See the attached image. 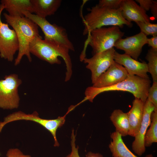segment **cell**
Listing matches in <instances>:
<instances>
[{
	"mask_svg": "<svg viewBox=\"0 0 157 157\" xmlns=\"http://www.w3.org/2000/svg\"><path fill=\"white\" fill-rule=\"evenodd\" d=\"M30 53L51 64H60V56L64 60L66 71L65 81L70 80L72 74V64L68 49L55 43L42 40L41 36L35 38L29 45Z\"/></svg>",
	"mask_w": 157,
	"mask_h": 157,
	"instance_id": "1",
	"label": "cell"
},
{
	"mask_svg": "<svg viewBox=\"0 0 157 157\" xmlns=\"http://www.w3.org/2000/svg\"><path fill=\"white\" fill-rule=\"evenodd\" d=\"M3 15L7 23L15 31L19 42L18 54L15 60L14 65H18L24 56L27 57L29 62H31L32 59L29 50V45L35 38L40 36L38 26L25 16H12L6 13Z\"/></svg>",
	"mask_w": 157,
	"mask_h": 157,
	"instance_id": "2",
	"label": "cell"
},
{
	"mask_svg": "<svg viewBox=\"0 0 157 157\" xmlns=\"http://www.w3.org/2000/svg\"><path fill=\"white\" fill-rule=\"evenodd\" d=\"M89 13L82 18L84 26L83 34L88 35L95 29L106 26H116L122 27L124 25L131 27L133 24L122 17L120 8L111 9L98 4L88 8Z\"/></svg>",
	"mask_w": 157,
	"mask_h": 157,
	"instance_id": "3",
	"label": "cell"
},
{
	"mask_svg": "<svg viewBox=\"0 0 157 157\" xmlns=\"http://www.w3.org/2000/svg\"><path fill=\"white\" fill-rule=\"evenodd\" d=\"M151 83L150 78L145 79L136 75L129 74L125 79L112 86L101 88L92 86L88 87L85 90V97L83 101L88 100L92 102L94 99L101 93L109 91H120L130 92L135 98L144 102L147 98Z\"/></svg>",
	"mask_w": 157,
	"mask_h": 157,
	"instance_id": "4",
	"label": "cell"
},
{
	"mask_svg": "<svg viewBox=\"0 0 157 157\" xmlns=\"http://www.w3.org/2000/svg\"><path fill=\"white\" fill-rule=\"evenodd\" d=\"M124 33L117 26L103 27L91 31L88 35L86 45H90L93 54L114 48L116 42Z\"/></svg>",
	"mask_w": 157,
	"mask_h": 157,
	"instance_id": "5",
	"label": "cell"
},
{
	"mask_svg": "<svg viewBox=\"0 0 157 157\" xmlns=\"http://www.w3.org/2000/svg\"><path fill=\"white\" fill-rule=\"evenodd\" d=\"M24 16L39 26L44 35V40L55 43L74 51V48L69 40L66 31L62 27L50 23L46 19L28 12L24 11Z\"/></svg>",
	"mask_w": 157,
	"mask_h": 157,
	"instance_id": "6",
	"label": "cell"
},
{
	"mask_svg": "<svg viewBox=\"0 0 157 157\" xmlns=\"http://www.w3.org/2000/svg\"><path fill=\"white\" fill-rule=\"evenodd\" d=\"M66 115L56 119H48L40 118L36 111L31 114H26L20 111L15 112L5 117L3 121L0 122V133L4 126L10 122L19 120L32 121L39 124L48 130L53 137L54 146L58 147L59 144L56 138V131L64 124Z\"/></svg>",
	"mask_w": 157,
	"mask_h": 157,
	"instance_id": "7",
	"label": "cell"
},
{
	"mask_svg": "<svg viewBox=\"0 0 157 157\" xmlns=\"http://www.w3.org/2000/svg\"><path fill=\"white\" fill-rule=\"evenodd\" d=\"M22 80L17 74L6 75L0 80V108L11 110L17 108L20 98L18 92Z\"/></svg>",
	"mask_w": 157,
	"mask_h": 157,
	"instance_id": "8",
	"label": "cell"
},
{
	"mask_svg": "<svg viewBox=\"0 0 157 157\" xmlns=\"http://www.w3.org/2000/svg\"><path fill=\"white\" fill-rule=\"evenodd\" d=\"M4 9L0 4V56L3 58L12 62L14 56L19 49V44L16 34L13 29H11L8 24L3 22L1 14Z\"/></svg>",
	"mask_w": 157,
	"mask_h": 157,
	"instance_id": "9",
	"label": "cell"
},
{
	"mask_svg": "<svg viewBox=\"0 0 157 157\" xmlns=\"http://www.w3.org/2000/svg\"><path fill=\"white\" fill-rule=\"evenodd\" d=\"M115 51L113 48L95 53L90 58L85 57L83 59L82 61L87 64L86 68L91 71L93 84L115 62L114 56Z\"/></svg>",
	"mask_w": 157,
	"mask_h": 157,
	"instance_id": "10",
	"label": "cell"
},
{
	"mask_svg": "<svg viewBox=\"0 0 157 157\" xmlns=\"http://www.w3.org/2000/svg\"><path fill=\"white\" fill-rule=\"evenodd\" d=\"M148 38L142 32L124 38H121L115 43L114 47L124 51L125 53L138 60L143 47L147 44Z\"/></svg>",
	"mask_w": 157,
	"mask_h": 157,
	"instance_id": "11",
	"label": "cell"
},
{
	"mask_svg": "<svg viewBox=\"0 0 157 157\" xmlns=\"http://www.w3.org/2000/svg\"><path fill=\"white\" fill-rule=\"evenodd\" d=\"M155 108L152 103L147 99L144 103L143 118L139 131L135 137L132 144L134 152L139 156L145 151L144 138L147 129L151 123V118Z\"/></svg>",
	"mask_w": 157,
	"mask_h": 157,
	"instance_id": "12",
	"label": "cell"
},
{
	"mask_svg": "<svg viewBox=\"0 0 157 157\" xmlns=\"http://www.w3.org/2000/svg\"><path fill=\"white\" fill-rule=\"evenodd\" d=\"M128 75L125 68L115 61L99 76L92 86L101 88L112 86L125 79Z\"/></svg>",
	"mask_w": 157,
	"mask_h": 157,
	"instance_id": "13",
	"label": "cell"
},
{
	"mask_svg": "<svg viewBox=\"0 0 157 157\" xmlns=\"http://www.w3.org/2000/svg\"><path fill=\"white\" fill-rule=\"evenodd\" d=\"M114 61L123 66L129 74L136 75L142 78L149 79L147 64L143 61L140 62L124 53L120 54L116 51Z\"/></svg>",
	"mask_w": 157,
	"mask_h": 157,
	"instance_id": "14",
	"label": "cell"
},
{
	"mask_svg": "<svg viewBox=\"0 0 157 157\" xmlns=\"http://www.w3.org/2000/svg\"><path fill=\"white\" fill-rule=\"evenodd\" d=\"M120 8L123 17L129 22H150L146 12L134 0H122Z\"/></svg>",
	"mask_w": 157,
	"mask_h": 157,
	"instance_id": "15",
	"label": "cell"
},
{
	"mask_svg": "<svg viewBox=\"0 0 157 157\" xmlns=\"http://www.w3.org/2000/svg\"><path fill=\"white\" fill-rule=\"evenodd\" d=\"M144 103L141 100L135 98L132 102V106L127 113L129 123L128 135L135 137L138 133L142 122Z\"/></svg>",
	"mask_w": 157,
	"mask_h": 157,
	"instance_id": "16",
	"label": "cell"
},
{
	"mask_svg": "<svg viewBox=\"0 0 157 157\" xmlns=\"http://www.w3.org/2000/svg\"><path fill=\"white\" fill-rule=\"evenodd\" d=\"M33 13L44 18L53 15L60 7L61 0H31Z\"/></svg>",
	"mask_w": 157,
	"mask_h": 157,
	"instance_id": "17",
	"label": "cell"
},
{
	"mask_svg": "<svg viewBox=\"0 0 157 157\" xmlns=\"http://www.w3.org/2000/svg\"><path fill=\"white\" fill-rule=\"evenodd\" d=\"M1 3L8 14L12 16H24V11L33 13L31 0H1Z\"/></svg>",
	"mask_w": 157,
	"mask_h": 157,
	"instance_id": "18",
	"label": "cell"
},
{
	"mask_svg": "<svg viewBox=\"0 0 157 157\" xmlns=\"http://www.w3.org/2000/svg\"><path fill=\"white\" fill-rule=\"evenodd\" d=\"M112 139L109 145V148L113 157H138L133 153L124 142L121 135L115 131L110 135ZM145 157H154L151 154Z\"/></svg>",
	"mask_w": 157,
	"mask_h": 157,
	"instance_id": "19",
	"label": "cell"
},
{
	"mask_svg": "<svg viewBox=\"0 0 157 157\" xmlns=\"http://www.w3.org/2000/svg\"><path fill=\"white\" fill-rule=\"evenodd\" d=\"M110 119L115 128V131L122 136L128 135L129 128L127 113L119 109L114 110L110 116Z\"/></svg>",
	"mask_w": 157,
	"mask_h": 157,
	"instance_id": "20",
	"label": "cell"
},
{
	"mask_svg": "<svg viewBox=\"0 0 157 157\" xmlns=\"http://www.w3.org/2000/svg\"><path fill=\"white\" fill-rule=\"evenodd\" d=\"M151 115V124L144 137V144L145 147H150L153 143L157 142V111H154Z\"/></svg>",
	"mask_w": 157,
	"mask_h": 157,
	"instance_id": "21",
	"label": "cell"
},
{
	"mask_svg": "<svg viewBox=\"0 0 157 157\" xmlns=\"http://www.w3.org/2000/svg\"><path fill=\"white\" fill-rule=\"evenodd\" d=\"M145 58L148 62V72L151 74L153 82H157V50L150 49Z\"/></svg>",
	"mask_w": 157,
	"mask_h": 157,
	"instance_id": "22",
	"label": "cell"
},
{
	"mask_svg": "<svg viewBox=\"0 0 157 157\" xmlns=\"http://www.w3.org/2000/svg\"><path fill=\"white\" fill-rule=\"evenodd\" d=\"M136 23L140 28L141 32L146 36L157 35V24L147 22H139Z\"/></svg>",
	"mask_w": 157,
	"mask_h": 157,
	"instance_id": "23",
	"label": "cell"
},
{
	"mask_svg": "<svg viewBox=\"0 0 157 157\" xmlns=\"http://www.w3.org/2000/svg\"><path fill=\"white\" fill-rule=\"evenodd\" d=\"M75 135L73 130L71 134V146L72 151L71 153L66 157H80L78 153V147H76L75 143ZM86 157H103L99 153H95L90 151L86 155Z\"/></svg>",
	"mask_w": 157,
	"mask_h": 157,
	"instance_id": "24",
	"label": "cell"
},
{
	"mask_svg": "<svg viewBox=\"0 0 157 157\" xmlns=\"http://www.w3.org/2000/svg\"><path fill=\"white\" fill-rule=\"evenodd\" d=\"M147 99L153 104L154 111H157V82H153L149 88Z\"/></svg>",
	"mask_w": 157,
	"mask_h": 157,
	"instance_id": "25",
	"label": "cell"
},
{
	"mask_svg": "<svg viewBox=\"0 0 157 157\" xmlns=\"http://www.w3.org/2000/svg\"><path fill=\"white\" fill-rule=\"evenodd\" d=\"M122 0H100L98 4L99 6L111 9L120 8Z\"/></svg>",
	"mask_w": 157,
	"mask_h": 157,
	"instance_id": "26",
	"label": "cell"
},
{
	"mask_svg": "<svg viewBox=\"0 0 157 157\" xmlns=\"http://www.w3.org/2000/svg\"><path fill=\"white\" fill-rule=\"evenodd\" d=\"M6 156L7 157H32L30 155L24 154L17 148L9 149L7 152Z\"/></svg>",
	"mask_w": 157,
	"mask_h": 157,
	"instance_id": "27",
	"label": "cell"
},
{
	"mask_svg": "<svg viewBox=\"0 0 157 157\" xmlns=\"http://www.w3.org/2000/svg\"><path fill=\"white\" fill-rule=\"evenodd\" d=\"M136 1L140 4V7L146 12L150 10L152 4V0H136Z\"/></svg>",
	"mask_w": 157,
	"mask_h": 157,
	"instance_id": "28",
	"label": "cell"
},
{
	"mask_svg": "<svg viewBox=\"0 0 157 157\" xmlns=\"http://www.w3.org/2000/svg\"><path fill=\"white\" fill-rule=\"evenodd\" d=\"M147 44L152 49L157 50V35L153 36L147 40Z\"/></svg>",
	"mask_w": 157,
	"mask_h": 157,
	"instance_id": "29",
	"label": "cell"
},
{
	"mask_svg": "<svg viewBox=\"0 0 157 157\" xmlns=\"http://www.w3.org/2000/svg\"><path fill=\"white\" fill-rule=\"evenodd\" d=\"M150 9L151 13L155 19L157 17V1L153 0V2Z\"/></svg>",
	"mask_w": 157,
	"mask_h": 157,
	"instance_id": "30",
	"label": "cell"
}]
</instances>
